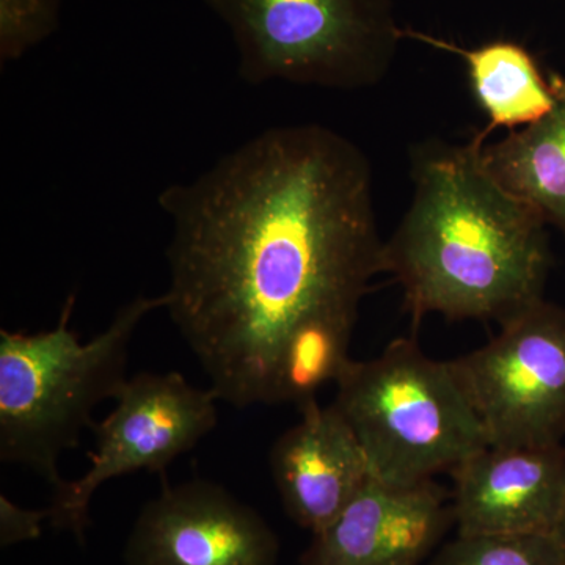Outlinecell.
Returning a JSON list of instances; mask_svg holds the SVG:
<instances>
[{"instance_id": "cell-1", "label": "cell", "mask_w": 565, "mask_h": 565, "mask_svg": "<svg viewBox=\"0 0 565 565\" xmlns=\"http://www.w3.org/2000/svg\"><path fill=\"white\" fill-rule=\"evenodd\" d=\"M158 204L172 221L163 310L218 399L302 407L337 384L384 274L364 152L326 126H278Z\"/></svg>"}, {"instance_id": "cell-2", "label": "cell", "mask_w": 565, "mask_h": 565, "mask_svg": "<svg viewBox=\"0 0 565 565\" xmlns=\"http://www.w3.org/2000/svg\"><path fill=\"white\" fill-rule=\"evenodd\" d=\"M487 134L416 156L414 199L384 245L415 326L427 315L501 326L544 300L548 225L487 169Z\"/></svg>"}, {"instance_id": "cell-3", "label": "cell", "mask_w": 565, "mask_h": 565, "mask_svg": "<svg viewBox=\"0 0 565 565\" xmlns=\"http://www.w3.org/2000/svg\"><path fill=\"white\" fill-rule=\"evenodd\" d=\"M163 307V294L136 297L87 343L70 326L73 296L54 329L0 330V460L32 468L52 487L61 484L63 452L79 445L82 430L92 429L96 405L120 393L134 333Z\"/></svg>"}, {"instance_id": "cell-4", "label": "cell", "mask_w": 565, "mask_h": 565, "mask_svg": "<svg viewBox=\"0 0 565 565\" xmlns=\"http://www.w3.org/2000/svg\"><path fill=\"white\" fill-rule=\"evenodd\" d=\"M333 405L359 438L371 476L416 486L449 473L489 446L451 363L430 359L415 338L349 362Z\"/></svg>"}, {"instance_id": "cell-5", "label": "cell", "mask_w": 565, "mask_h": 565, "mask_svg": "<svg viewBox=\"0 0 565 565\" xmlns=\"http://www.w3.org/2000/svg\"><path fill=\"white\" fill-rule=\"evenodd\" d=\"M232 32L241 79L333 90L374 87L404 29L392 0H203Z\"/></svg>"}, {"instance_id": "cell-6", "label": "cell", "mask_w": 565, "mask_h": 565, "mask_svg": "<svg viewBox=\"0 0 565 565\" xmlns=\"http://www.w3.org/2000/svg\"><path fill=\"white\" fill-rule=\"evenodd\" d=\"M489 446L565 438V310L541 302L501 323L482 348L451 360Z\"/></svg>"}, {"instance_id": "cell-7", "label": "cell", "mask_w": 565, "mask_h": 565, "mask_svg": "<svg viewBox=\"0 0 565 565\" xmlns=\"http://www.w3.org/2000/svg\"><path fill=\"white\" fill-rule=\"evenodd\" d=\"M217 401L211 388H196L178 373L128 379L110 415L93 423L96 448L88 452V470L54 487L47 522L84 544L92 523L88 509L99 487L137 471L162 473L214 429Z\"/></svg>"}, {"instance_id": "cell-8", "label": "cell", "mask_w": 565, "mask_h": 565, "mask_svg": "<svg viewBox=\"0 0 565 565\" xmlns=\"http://www.w3.org/2000/svg\"><path fill=\"white\" fill-rule=\"evenodd\" d=\"M280 542L259 512L204 479L163 482L141 508L126 565H277Z\"/></svg>"}, {"instance_id": "cell-9", "label": "cell", "mask_w": 565, "mask_h": 565, "mask_svg": "<svg viewBox=\"0 0 565 565\" xmlns=\"http://www.w3.org/2000/svg\"><path fill=\"white\" fill-rule=\"evenodd\" d=\"M452 526L451 493L437 482L390 486L371 476L313 534L299 565H419Z\"/></svg>"}, {"instance_id": "cell-10", "label": "cell", "mask_w": 565, "mask_h": 565, "mask_svg": "<svg viewBox=\"0 0 565 565\" xmlns=\"http://www.w3.org/2000/svg\"><path fill=\"white\" fill-rule=\"evenodd\" d=\"M457 534H552L565 508V448L487 446L451 473Z\"/></svg>"}, {"instance_id": "cell-11", "label": "cell", "mask_w": 565, "mask_h": 565, "mask_svg": "<svg viewBox=\"0 0 565 565\" xmlns=\"http://www.w3.org/2000/svg\"><path fill=\"white\" fill-rule=\"evenodd\" d=\"M302 418L275 441L269 465L282 509L311 534L340 514L370 481L371 471L359 438L333 404L318 399Z\"/></svg>"}, {"instance_id": "cell-12", "label": "cell", "mask_w": 565, "mask_h": 565, "mask_svg": "<svg viewBox=\"0 0 565 565\" xmlns=\"http://www.w3.org/2000/svg\"><path fill=\"white\" fill-rule=\"evenodd\" d=\"M555 104L541 120L482 147L490 173L565 234V77H548Z\"/></svg>"}, {"instance_id": "cell-13", "label": "cell", "mask_w": 565, "mask_h": 565, "mask_svg": "<svg viewBox=\"0 0 565 565\" xmlns=\"http://www.w3.org/2000/svg\"><path fill=\"white\" fill-rule=\"evenodd\" d=\"M462 55L470 73L475 95L489 115L490 128H525L541 120L555 104L550 81L539 70L533 55L512 41H494L476 50L433 39L424 33L404 31V39Z\"/></svg>"}, {"instance_id": "cell-14", "label": "cell", "mask_w": 565, "mask_h": 565, "mask_svg": "<svg viewBox=\"0 0 565 565\" xmlns=\"http://www.w3.org/2000/svg\"><path fill=\"white\" fill-rule=\"evenodd\" d=\"M429 565H565V553L556 533L457 534Z\"/></svg>"}, {"instance_id": "cell-15", "label": "cell", "mask_w": 565, "mask_h": 565, "mask_svg": "<svg viewBox=\"0 0 565 565\" xmlns=\"http://www.w3.org/2000/svg\"><path fill=\"white\" fill-rule=\"evenodd\" d=\"M62 0H0V62L20 61L57 31Z\"/></svg>"}, {"instance_id": "cell-16", "label": "cell", "mask_w": 565, "mask_h": 565, "mask_svg": "<svg viewBox=\"0 0 565 565\" xmlns=\"http://www.w3.org/2000/svg\"><path fill=\"white\" fill-rule=\"evenodd\" d=\"M46 520H50L47 508L41 511L21 508L6 494H0V546L9 548L36 541L43 533Z\"/></svg>"}, {"instance_id": "cell-17", "label": "cell", "mask_w": 565, "mask_h": 565, "mask_svg": "<svg viewBox=\"0 0 565 565\" xmlns=\"http://www.w3.org/2000/svg\"><path fill=\"white\" fill-rule=\"evenodd\" d=\"M556 535H557V539H559L561 545H563L564 553H565V508H564L563 516H561L559 525H557Z\"/></svg>"}]
</instances>
